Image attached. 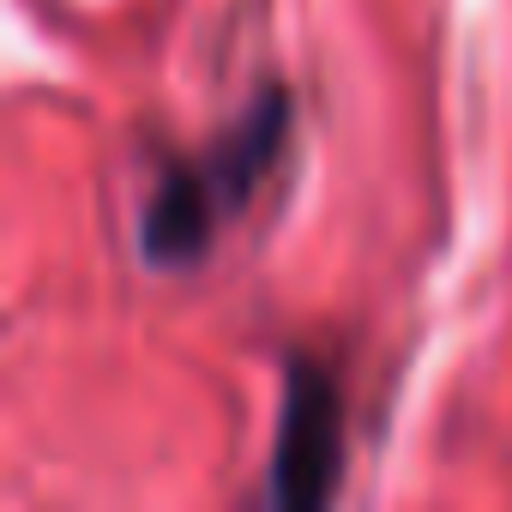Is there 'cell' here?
Wrapping results in <instances>:
<instances>
[{"instance_id": "6da1fadb", "label": "cell", "mask_w": 512, "mask_h": 512, "mask_svg": "<svg viewBox=\"0 0 512 512\" xmlns=\"http://www.w3.org/2000/svg\"><path fill=\"white\" fill-rule=\"evenodd\" d=\"M284 145V97H260L247 121H235L223 139H211L205 151H193L187 163H175L139 217V247L157 266H187L223 235V223L247 205V193L260 187L278 163Z\"/></svg>"}, {"instance_id": "7a4b0ae2", "label": "cell", "mask_w": 512, "mask_h": 512, "mask_svg": "<svg viewBox=\"0 0 512 512\" xmlns=\"http://www.w3.org/2000/svg\"><path fill=\"white\" fill-rule=\"evenodd\" d=\"M344 470V404L326 368L296 362L284 380V416L272 440V482L278 506H320Z\"/></svg>"}]
</instances>
